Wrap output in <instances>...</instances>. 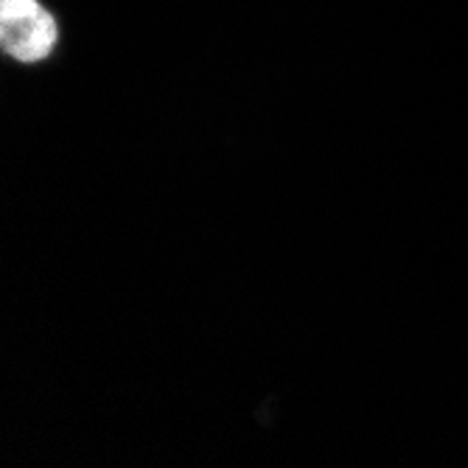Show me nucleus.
Listing matches in <instances>:
<instances>
[{"label":"nucleus","mask_w":468,"mask_h":468,"mask_svg":"<svg viewBox=\"0 0 468 468\" xmlns=\"http://www.w3.org/2000/svg\"><path fill=\"white\" fill-rule=\"evenodd\" d=\"M59 46V23L42 0H0V51L23 65L48 59Z\"/></svg>","instance_id":"f257e3e1"}]
</instances>
